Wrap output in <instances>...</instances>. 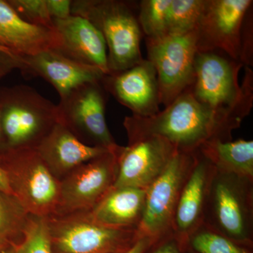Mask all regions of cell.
Here are the masks:
<instances>
[{"label":"cell","instance_id":"3957f363","mask_svg":"<svg viewBox=\"0 0 253 253\" xmlns=\"http://www.w3.org/2000/svg\"><path fill=\"white\" fill-rule=\"evenodd\" d=\"M139 1L75 0L71 15L85 18L99 30L107 47L110 73L120 72L142 61L143 33L138 21Z\"/></svg>","mask_w":253,"mask_h":253},{"label":"cell","instance_id":"ba28073f","mask_svg":"<svg viewBox=\"0 0 253 253\" xmlns=\"http://www.w3.org/2000/svg\"><path fill=\"white\" fill-rule=\"evenodd\" d=\"M108 94L101 81L78 86L56 105L58 123L87 146L116 151L121 146L106 123Z\"/></svg>","mask_w":253,"mask_h":253},{"label":"cell","instance_id":"ac0fdd59","mask_svg":"<svg viewBox=\"0 0 253 253\" xmlns=\"http://www.w3.org/2000/svg\"><path fill=\"white\" fill-rule=\"evenodd\" d=\"M36 150L50 172L59 181L81 165L111 151L84 144L59 123Z\"/></svg>","mask_w":253,"mask_h":253},{"label":"cell","instance_id":"e0dca14e","mask_svg":"<svg viewBox=\"0 0 253 253\" xmlns=\"http://www.w3.org/2000/svg\"><path fill=\"white\" fill-rule=\"evenodd\" d=\"M215 168L199 151L176 204L172 231L186 246L190 235L204 222L208 190Z\"/></svg>","mask_w":253,"mask_h":253},{"label":"cell","instance_id":"4fadbf2b","mask_svg":"<svg viewBox=\"0 0 253 253\" xmlns=\"http://www.w3.org/2000/svg\"><path fill=\"white\" fill-rule=\"evenodd\" d=\"M177 151L174 145L160 136H151L121 146L114 187L147 189L161 175Z\"/></svg>","mask_w":253,"mask_h":253},{"label":"cell","instance_id":"836d02e7","mask_svg":"<svg viewBox=\"0 0 253 253\" xmlns=\"http://www.w3.org/2000/svg\"><path fill=\"white\" fill-rule=\"evenodd\" d=\"M6 149H7V146H6V140H5L4 132H3L1 116H0V153H2Z\"/></svg>","mask_w":253,"mask_h":253},{"label":"cell","instance_id":"cb8c5ba5","mask_svg":"<svg viewBox=\"0 0 253 253\" xmlns=\"http://www.w3.org/2000/svg\"><path fill=\"white\" fill-rule=\"evenodd\" d=\"M172 0H141L138 3V21L145 38L167 34L168 14Z\"/></svg>","mask_w":253,"mask_h":253},{"label":"cell","instance_id":"484cf974","mask_svg":"<svg viewBox=\"0 0 253 253\" xmlns=\"http://www.w3.org/2000/svg\"><path fill=\"white\" fill-rule=\"evenodd\" d=\"M15 253H52L46 217L30 215L22 241Z\"/></svg>","mask_w":253,"mask_h":253},{"label":"cell","instance_id":"8992f818","mask_svg":"<svg viewBox=\"0 0 253 253\" xmlns=\"http://www.w3.org/2000/svg\"><path fill=\"white\" fill-rule=\"evenodd\" d=\"M203 224L234 241L251 245L253 179L215 169L208 190Z\"/></svg>","mask_w":253,"mask_h":253},{"label":"cell","instance_id":"603a6c76","mask_svg":"<svg viewBox=\"0 0 253 253\" xmlns=\"http://www.w3.org/2000/svg\"><path fill=\"white\" fill-rule=\"evenodd\" d=\"M202 224L190 235L186 247L195 253H250L248 246Z\"/></svg>","mask_w":253,"mask_h":253},{"label":"cell","instance_id":"f546056e","mask_svg":"<svg viewBox=\"0 0 253 253\" xmlns=\"http://www.w3.org/2000/svg\"><path fill=\"white\" fill-rule=\"evenodd\" d=\"M19 56L0 43V79L14 69H18Z\"/></svg>","mask_w":253,"mask_h":253},{"label":"cell","instance_id":"d6986e66","mask_svg":"<svg viewBox=\"0 0 253 253\" xmlns=\"http://www.w3.org/2000/svg\"><path fill=\"white\" fill-rule=\"evenodd\" d=\"M0 43L18 56H31L56 49L58 37L54 29L26 22L6 0H0Z\"/></svg>","mask_w":253,"mask_h":253},{"label":"cell","instance_id":"9c48e42d","mask_svg":"<svg viewBox=\"0 0 253 253\" xmlns=\"http://www.w3.org/2000/svg\"><path fill=\"white\" fill-rule=\"evenodd\" d=\"M148 60L157 75L160 101L165 107L192 84L197 54L196 32L145 38Z\"/></svg>","mask_w":253,"mask_h":253},{"label":"cell","instance_id":"4dcf8cb0","mask_svg":"<svg viewBox=\"0 0 253 253\" xmlns=\"http://www.w3.org/2000/svg\"><path fill=\"white\" fill-rule=\"evenodd\" d=\"M46 6L53 19H64L71 16V0H46Z\"/></svg>","mask_w":253,"mask_h":253},{"label":"cell","instance_id":"30bf717a","mask_svg":"<svg viewBox=\"0 0 253 253\" xmlns=\"http://www.w3.org/2000/svg\"><path fill=\"white\" fill-rule=\"evenodd\" d=\"M196 151H176L161 175L146 189L144 212L137 229L139 237L160 238L172 230L176 204L194 166Z\"/></svg>","mask_w":253,"mask_h":253},{"label":"cell","instance_id":"d6a6232c","mask_svg":"<svg viewBox=\"0 0 253 253\" xmlns=\"http://www.w3.org/2000/svg\"><path fill=\"white\" fill-rule=\"evenodd\" d=\"M0 190L7 193V194L13 195L11 190L10 189L6 174L1 166H0Z\"/></svg>","mask_w":253,"mask_h":253},{"label":"cell","instance_id":"8fae6325","mask_svg":"<svg viewBox=\"0 0 253 253\" xmlns=\"http://www.w3.org/2000/svg\"><path fill=\"white\" fill-rule=\"evenodd\" d=\"M121 146L81 165L60 181V202L56 214L91 211L114 187Z\"/></svg>","mask_w":253,"mask_h":253},{"label":"cell","instance_id":"7c38bea8","mask_svg":"<svg viewBox=\"0 0 253 253\" xmlns=\"http://www.w3.org/2000/svg\"><path fill=\"white\" fill-rule=\"evenodd\" d=\"M253 5V0H206L196 28L197 51H221L240 61L241 31Z\"/></svg>","mask_w":253,"mask_h":253},{"label":"cell","instance_id":"2e32d148","mask_svg":"<svg viewBox=\"0 0 253 253\" xmlns=\"http://www.w3.org/2000/svg\"><path fill=\"white\" fill-rule=\"evenodd\" d=\"M53 24L58 37L54 50L73 61L109 74L106 42L92 23L71 15L64 19H53Z\"/></svg>","mask_w":253,"mask_h":253},{"label":"cell","instance_id":"277c9868","mask_svg":"<svg viewBox=\"0 0 253 253\" xmlns=\"http://www.w3.org/2000/svg\"><path fill=\"white\" fill-rule=\"evenodd\" d=\"M0 116L7 149H36L58 123L56 105L24 84L0 87Z\"/></svg>","mask_w":253,"mask_h":253},{"label":"cell","instance_id":"7a4b0ae2","mask_svg":"<svg viewBox=\"0 0 253 253\" xmlns=\"http://www.w3.org/2000/svg\"><path fill=\"white\" fill-rule=\"evenodd\" d=\"M189 89L200 104L243 122L253 106V69L221 51H198Z\"/></svg>","mask_w":253,"mask_h":253},{"label":"cell","instance_id":"6da1fadb","mask_svg":"<svg viewBox=\"0 0 253 253\" xmlns=\"http://www.w3.org/2000/svg\"><path fill=\"white\" fill-rule=\"evenodd\" d=\"M241 123L200 104L188 87L163 111L150 117L126 116L123 126L128 144L160 136L178 151L192 153L206 141L233 140V131Z\"/></svg>","mask_w":253,"mask_h":253},{"label":"cell","instance_id":"4316f807","mask_svg":"<svg viewBox=\"0 0 253 253\" xmlns=\"http://www.w3.org/2000/svg\"><path fill=\"white\" fill-rule=\"evenodd\" d=\"M6 1L26 22L54 29L53 20L48 11L46 0H6Z\"/></svg>","mask_w":253,"mask_h":253},{"label":"cell","instance_id":"5b68a950","mask_svg":"<svg viewBox=\"0 0 253 253\" xmlns=\"http://www.w3.org/2000/svg\"><path fill=\"white\" fill-rule=\"evenodd\" d=\"M46 218L52 253H123L139 238L137 229L105 225L90 211Z\"/></svg>","mask_w":253,"mask_h":253},{"label":"cell","instance_id":"44dd1931","mask_svg":"<svg viewBox=\"0 0 253 253\" xmlns=\"http://www.w3.org/2000/svg\"><path fill=\"white\" fill-rule=\"evenodd\" d=\"M219 172L253 179V141H208L198 149Z\"/></svg>","mask_w":253,"mask_h":253},{"label":"cell","instance_id":"5bb4252c","mask_svg":"<svg viewBox=\"0 0 253 253\" xmlns=\"http://www.w3.org/2000/svg\"><path fill=\"white\" fill-rule=\"evenodd\" d=\"M101 83L131 115L150 117L161 111L157 75L148 59L125 71L105 75Z\"/></svg>","mask_w":253,"mask_h":253},{"label":"cell","instance_id":"83f0119b","mask_svg":"<svg viewBox=\"0 0 253 253\" xmlns=\"http://www.w3.org/2000/svg\"><path fill=\"white\" fill-rule=\"evenodd\" d=\"M253 8L248 11L245 17L241 38L240 62L244 67H253Z\"/></svg>","mask_w":253,"mask_h":253},{"label":"cell","instance_id":"d4e9b609","mask_svg":"<svg viewBox=\"0 0 253 253\" xmlns=\"http://www.w3.org/2000/svg\"><path fill=\"white\" fill-rule=\"evenodd\" d=\"M206 3V0H172L167 34H184L194 31Z\"/></svg>","mask_w":253,"mask_h":253},{"label":"cell","instance_id":"f1b7e54d","mask_svg":"<svg viewBox=\"0 0 253 253\" xmlns=\"http://www.w3.org/2000/svg\"><path fill=\"white\" fill-rule=\"evenodd\" d=\"M182 246L184 245L171 230L155 241L154 249L150 253H181Z\"/></svg>","mask_w":253,"mask_h":253},{"label":"cell","instance_id":"1f68e13d","mask_svg":"<svg viewBox=\"0 0 253 253\" xmlns=\"http://www.w3.org/2000/svg\"><path fill=\"white\" fill-rule=\"evenodd\" d=\"M158 238L140 236L127 251L123 253H146Z\"/></svg>","mask_w":253,"mask_h":253},{"label":"cell","instance_id":"9a60e30c","mask_svg":"<svg viewBox=\"0 0 253 253\" xmlns=\"http://www.w3.org/2000/svg\"><path fill=\"white\" fill-rule=\"evenodd\" d=\"M18 69L23 76L41 78L49 83L60 99L85 83L101 81L105 76L97 68L73 61L54 49L20 56Z\"/></svg>","mask_w":253,"mask_h":253},{"label":"cell","instance_id":"52a82bcc","mask_svg":"<svg viewBox=\"0 0 253 253\" xmlns=\"http://www.w3.org/2000/svg\"><path fill=\"white\" fill-rule=\"evenodd\" d=\"M13 196L31 215L47 217L57 213L60 181L50 172L36 149H6L0 153Z\"/></svg>","mask_w":253,"mask_h":253},{"label":"cell","instance_id":"ffe728a7","mask_svg":"<svg viewBox=\"0 0 253 253\" xmlns=\"http://www.w3.org/2000/svg\"><path fill=\"white\" fill-rule=\"evenodd\" d=\"M145 196L146 189L113 187L90 212L105 225L137 229L144 212Z\"/></svg>","mask_w":253,"mask_h":253},{"label":"cell","instance_id":"7402d4cb","mask_svg":"<svg viewBox=\"0 0 253 253\" xmlns=\"http://www.w3.org/2000/svg\"><path fill=\"white\" fill-rule=\"evenodd\" d=\"M30 215L15 196L0 190V241L19 244Z\"/></svg>","mask_w":253,"mask_h":253},{"label":"cell","instance_id":"e575fe53","mask_svg":"<svg viewBox=\"0 0 253 253\" xmlns=\"http://www.w3.org/2000/svg\"><path fill=\"white\" fill-rule=\"evenodd\" d=\"M0 253H15V246L14 245L7 246L0 251Z\"/></svg>","mask_w":253,"mask_h":253},{"label":"cell","instance_id":"d590c367","mask_svg":"<svg viewBox=\"0 0 253 253\" xmlns=\"http://www.w3.org/2000/svg\"><path fill=\"white\" fill-rule=\"evenodd\" d=\"M9 246H11V245L7 244V243L3 242V241H0V251Z\"/></svg>","mask_w":253,"mask_h":253}]
</instances>
